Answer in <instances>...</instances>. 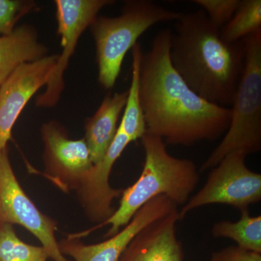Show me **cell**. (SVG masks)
<instances>
[{
    "instance_id": "cell-14",
    "label": "cell",
    "mask_w": 261,
    "mask_h": 261,
    "mask_svg": "<svg viewBox=\"0 0 261 261\" xmlns=\"http://www.w3.org/2000/svg\"><path fill=\"white\" fill-rule=\"evenodd\" d=\"M127 97L128 91L107 94L97 111L87 120L84 138L93 164L102 159L114 140Z\"/></svg>"
},
{
    "instance_id": "cell-22",
    "label": "cell",
    "mask_w": 261,
    "mask_h": 261,
    "mask_svg": "<svg viewBox=\"0 0 261 261\" xmlns=\"http://www.w3.org/2000/svg\"><path fill=\"white\" fill-rule=\"evenodd\" d=\"M210 261H261V254L230 246L214 252Z\"/></svg>"
},
{
    "instance_id": "cell-4",
    "label": "cell",
    "mask_w": 261,
    "mask_h": 261,
    "mask_svg": "<svg viewBox=\"0 0 261 261\" xmlns=\"http://www.w3.org/2000/svg\"><path fill=\"white\" fill-rule=\"evenodd\" d=\"M181 13L149 0L126 1L121 15L97 16L90 25L96 45L98 81L106 89L114 87L127 53L155 24L176 21Z\"/></svg>"
},
{
    "instance_id": "cell-3",
    "label": "cell",
    "mask_w": 261,
    "mask_h": 261,
    "mask_svg": "<svg viewBox=\"0 0 261 261\" xmlns=\"http://www.w3.org/2000/svg\"><path fill=\"white\" fill-rule=\"evenodd\" d=\"M145 159L140 177L123 190L119 207L111 218L90 229L67 236L80 240L110 225L105 238L114 236L130 222L142 206L154 197L164 195L176 205H185L200 181L197 166L191 160L173 157L162 138L146 133L142 138Z\"/></svg>"
},
{
    "instance_id": "cell-21",
    "label": "cell",
    "mask_w": 261,
    "mask_h": 261,
    "mask_svg": "<svg viewBox=\"0 0 261 261\" xmlns=\"http://www.w3.org/2000/svg\"><path fill=\"white\" fill-rule=\"evenodd\" d=\"M204 10L211 23L221 29L231 20L240 5V0H192Z\"/></svg>"
},
{
    "instance_id": "cell-10",
    "label": "cell",
    "mask_w": 261,
    "mask_h": 261,
    "mask_svg": "<svg viewBox=\"0 0 261 261\" xmlns=\"http://www.w3.org/2000/svg\"><path fill=\"white\" fill-rule=\"evenodd\" d=\"M59 55L23 63L0 86V152L8 147L20 113L39 89L47 86Z\"/></svg>"
},
{
    "instance_id": "cell-15",
    "label": "cell",
    "mask_w": 261,
    "mask_h": 261,
    "mask_svg": "<svg viewBox=\"0 0 261 261\" xmlns=\"http://www.w3.org/2000/svg\"><path fill=\"white\" fill-rule=\"evenodd\" d=\"M47 51L32 25H20L11 34L0 36V86L20 65L39 61Z\"/></svg>"
},
{
    "instance_id": "cell-1",
    "label": "cell",
    "mask_w": 261,
    "mask_h": 261,
    "mask_svg": "<svg viewBox=\"0 0 261 261\" xmlns=\"http://www.w3.org/2000/svg\"><path fill=\"white\" fill-rule=\"evenodd\" d=\"M171 32L162 29L140 65V99L146 133L166 145L190 147L226 134L231 109L202 99L190 89L170 60Z\"/></svg>"
},
{
    "instance_id": "cell-18",
    "label": "cell",
    "mask_w": 261,
    "mask_h": 261,
    "mask_svg": "<svg viewBox=\"0 0 261 261\" xmlns=\"http://www.w3.org/2000/svg\"><path fill=\"white\" fill-rule=\"evenodd\" d=\"M261 30V0H240L231 20L221 29L224 42L233 44Z\"/></svg>"
},
{
    "instance_id": "cell-2",
    "label": "cell",
    "mask_w": 261,
    "mask_h": 261,
    "mask_svg": "<svg viewBox=\"0 0 261 261\" xmlns=\"http://www.w3.org/2000/svg\"><path fill=\"white\" fill-rule=\"evenodd\" d=\"M171 33L170 60L187 85L202 99L232 106L245 64L243 40L228 44L204 10L181 13Z\"/></svg>"
},
{
    "instance_id": "cell-12",
    "label": "cell",
    "mask_w": 261,
    "mask_h": 261,
    "mask_svg": "<svg viewBox=\"0 0 261 261\" xmlns=\"http://www.w3.org/2000/svg\"><path fill=\"white\" fill-rule=\"evenodd\" d=\"M130 142L129 138L118 128L114 140L104 157L93 165L75 190L86 216L92 222L102 224L116 211L113 201L121 196L123 190L110 185V174L115 163Z\"/></svg>"
},
{
    "instance_id": "cell-7",
    "label": "cell",
    "mask_w": 261,
    "mask_h": 261,
    "mask_svg": "<svg viewBox=\"0 0 261 261\" xmlns=\"http://www.w3.org/2000/svg\"><path fill=\"white\" fill-rule=\"evenodd\" d=\"M0 224H18L36 237L54 261H71L60 250L58 224L38 209L17 179L8 148L0 152Z\"/></svg>"
},
{
    "instance_id": "cell-19",
    "label": "cell",
    "mask_w": 261,
    "mask_h": 261,
    "mask_svg": "<svg viewBox=\"0 0 261 261\" xmlns=\"http://www.w3.org/2000/svg\"><path fill=\"white\" fill-rule=\"evenodd\" d=\"M44 247L24 243L13 225L0 224V261H47Z\"/></svg>"
},
{
    "instance_id": "cell-11",
    "label": "cell",
    "mask_w": 261,
    "mask_h": 261,
    "mask_svg": "<svg viewBox=\"0 0 261 261\" xmlns=\"http://www.w3.org/2000/svg\"><path fill=\"white\" fill-rule=\"evenodd\" d=\"M177 208L167 197L159 196L142 206L123 229L106 241L87 245L80 240L65 238L58 243L60 250L63 255H68L75 261H118L127 245L141 230Z\"/></svg>"
},
{
    "instance_id": "cell-20",
    "label": "cell",
    "mask_w": 261,
    "mask_h": 261,
    "mask_svg": "<svg viewBox=\"0 0 261 261\" xmlns=\"http://www.w3.org/2000/svg\"><path fill=\"white\" fill-rule=\"evenodd\" d=\"M36 3L24 0H0V34L8 35L24 15L35 9Z\"/></svg>"
},
{
    "instance_id": "cell-13",
    "label": "cell",
    "mask_w": 261,
    "mask_h": 261,
    "mask_svg": "<svg viewBox=\"0 0 261 261\" xmlns=\"http://www.w3.org/2000/svg\"><path fill=\"white\" fill-rule=\"evenodd\" d=\"M178 208L153 221L132 239L118 261H184L176 233Z\"/></svg>"
},
{
    "instance_id": "cell-16",
    "label": "cell",
    "mask_w": 261,
    "mask_h": 261,
    "mask_svg": "<svg viewBox=\"0 0 261 261\" xmlns=\"http://www.w3.org/2000/svg\"><path fill=\"white\" fill-rule=\"evenodd\" d=\"M132 50V80L123 117L118 128L132 142L142 138L145 135L146 125L140 99V65L142 55V47L137 43Z\"/></svg>"
},
{
    "instance_id": "cell-5",
    "label": "cell",
    "mask_w": 261,
    "mask_h": 261,
    "mask_svg": "<svg viewBox=\"0 0 261 261\" xmlns=\"http://www.w3.org/2000/svg\"><path fill=\"white\" fill-rule=\"evenodd\" d=\"M245 64L231 109V121L222 141L200 167L201 172L217 166L226 154L246 155L261 149V30L243 39Z\"/></svg>"
},
{
    "instance_id": "cell-6",
    "label": "cell",
    "mask_w": 261,
    "mask_h": 261,
    "mask_svg": "<svg viewBox=\"0 0 261 261\" xmlns=\"http://www.w3.org/2000/svg\"><path fill=\"white\" fill-rule=\"evenodd\" d=\"M247 155L241 151L230 152L212 168L202 189L178 211L182 220L190 211L211 205L224 204L240 212L261 200V174L249 169Z\"/></svg>"
},
{
    "instance_id": "cell-17",
    "label": "cell",
    "mask_w": 261,
    "mask_h": 261,
    "mask_svg": "<svg viewBox=\"0 0 261 261\" xmlns=\"http://www.w3.org/2000/svg\"><path fill=\"white\" fill-rule=\"evenodd\" d=\"M211 233L215 238L231 239L240 248L261 254V216H250L249 210L241 211L240 219L235 222L216 223Z\"/></svg>"
},
{
    "instance_id": "cell-9",
    "label": "cell",
    "mask_w": 261,
    "mask_h": 261,
    "mask_svg": "<svg viewBox=\"0 0 261 261\" xmlns=\"http://www.w3.org/2000/svg\"><path fill=\"white\" fill-rule=\"evenodd\" d=\"M46 176L63 191H75L93 166L84 138L70 140L68 130L57 121L41 127Z\"/></svg>"
},
{
    "instance_id": "cell-8",
    "label": "cell",
    "mask_w": 261,
    "mask_h": 261,
    "mask_svg": "<svg viewBox=\"0 0 261 261\" xmlns=\"http://www.w3.org/2000/svg\"><path fill=\"white\" fill-rule=\"evenodd\" d=\"M113 0H56L58 32L61 36L63 51L59 55L54 72L45 90L36 99V106L53 108L59 102L64 89L63 75L79 39L86 29L90 27L103 8L114 4Z\"/></svg>"
}]
</instances>
